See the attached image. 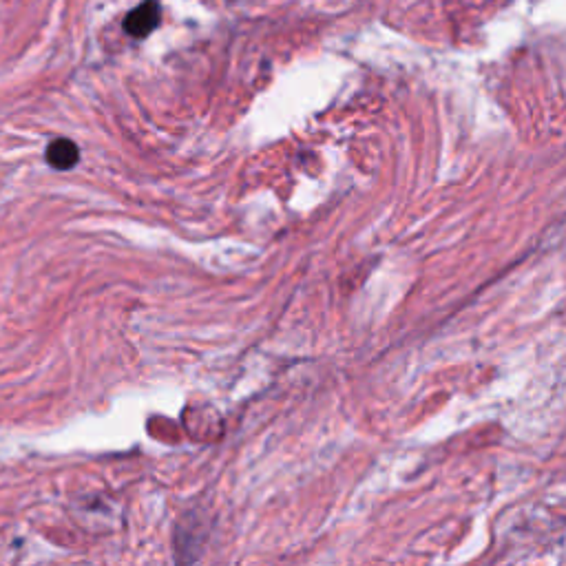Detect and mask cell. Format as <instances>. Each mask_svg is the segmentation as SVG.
<instances>
[{
	"label": "cell",
	"instance_id": "cell-1",
	"mask_svg": "<svg viewBox=\"0 0 566 566\" xmlns=\"http://www.w3.org/2000/svg\"><path fill=\"white\" fill-rule=\"evenodd\" d=\"M157 23H160V5H157L155 0H146V3L135 7L127 16V20H124V29L135 38H144L151 34Z\"/></svg>",
	"mask_w": 566,
	"mask_h": 566
},
{
	"label": "cell",
	"instance_id": "cell-2",
	"mask_svg": "<svg viewBox=\"0 0 566 566\" xmlns=\"http://www.w3.org/2000/svg\"><path fill=\"white\" fill-rule=\"evenodd\" d=\"M78 160H80V151L71 140H56L49 144L47 162L54 166V169H60V171L73 169V166L78 164Z\"/></svg>",
	"mask_w": 566,
	"mask_h": 566
}]
</instances>
